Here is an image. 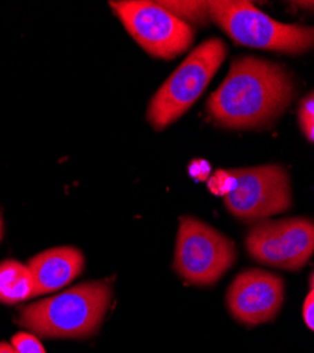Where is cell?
<instances>
[{
    "mask_svg": "<svg viewBox=\"0 0 314 353\" xmlns=\"http://www.w3.org/2000/svg\"><path fill=\"white\" fill-rule=\"evenodd\" d=\"M237 185V180L233 174V170H218L208 180V190L218 196H226L231 194Z\"/></svg>",
    "mask_w": 314,
    "mask_h": 353,
    "instance_id": "13",
    "label": "cell"
},
{
    "mask_svg": "<svg viewBox=\"0 0 314 353\" xmlns=\"http://www.w3.org/2000/svg\"><path fill=\"white\" fill-rule=\"evenodd\" d=\"M12 346L17 353H47L35 334L19 332L12 338Z\"/></svg>",
    "mask_w": 314,
    "mask_h": 353,
    "instance_id": "15",
    "label": "cell"
},
{
    "mask_svg": "<svg viewBox=\"0 0 314 353\" xmlns=\"http://www.w3.org/2000/svg\"><path fill=\"white\" fill-rule=\"evenodd\" d=\"M237 185L225 196L228 211L245 222H259L292 205L289 175L276 164L233 170Z\"/></svg>",
    "mask_w": 314,
    "mask_h": 353,
    "instance_id": "7",
    "label": "cell"
},
{
    "mask_svg": "<svg viewBox=\"0 0 314 353\" xmlns=\"http://www.w3.org/2000/svg\"><path fill=\"white\" fill-rule=\"evenodd\" d=\"M284 297L283 280L269 272L251 269L239 273L226 292V305L233 316L253 327L272 321Z\"/></svg>",
    "mask_w": 314,
    "mask_h": 353,
    "instance_id": "9",
    "label": "cell"
},
{
    "mask_svg": "<svg viewBox=\"0 0 314 353\" xmlns=\"http://www.w3.org/2000/svg\"><path fill=\"white\" fill-rule=\"evenodd\" d=\"M310 287L311 288H314V273L311 274V277H310Z\"/></svg>",
    "mask_w": 314,
    "mask_h": 353,
    "instance_id": "20",
    "label": "cell"
},
{
    "mask_svg": "<svg viewBox=\"0 0 314 353\" xmlns=\"http://www.w3.org/2000/svg\"><path fill=\"white\" fill-rule=\"evenodd\" d=\"M110 299L109 283H82L23 307L17 323L43 338H88L98 332Z\"/></svg>",
    "mask_w": 314,
    "mask_h": 353,
    "instance_id": "2",
    "label": "cell"
},
{
    "mask_svg": "<svg viewBox=\"0 0 314 353\" xmlns=\"http://www.w3.org/2000/svg\"><path fill=\"white\" fill-rule=\"evenodd\" d=\"M295 94L291 74L256 57L234 60L226 78L210 97L207 109L225 128H261L286 109Z\"/></svg>",
    "mask_w": 314,
    "mask_h": 353,
    "instance_id": "1",
    "label": "cell"
},
{
    "mask_svg": "<svg viewBox=\"0 0 314 353\" xmlns=\"http://www.w3.org/2000/svg\"><path fill=\"white\" fill-rule=\"evenodd\" d=\"M33 297L35 281L27 264L12 259L0 263V303L13 305Z\"/></svg>",
    "mask_w": 314,
    "mask_h": 353,
    "instance_id": "11",
    "label": "cell"
},
{
    "mask_svg": "<svg viewBox=\"0 0 314 353\" xmlns=\"http://www.w3.org/2000/svg\"><path fill=\"white\" fill-rule=\"evenodd\" d=\"M303 319L306 325L314 332V288L310 290L303 305Z\"/></svg>",
    "mask_w": 314,
    "mask_h": 353,
    "instance_id": "17",
    "label": "cell"
},
{
    "mask_svg": "<svg viewBox=\"0 0 314 353\" xmlns=\"http://www.w3.org/2000/svg\"><path fill=\"white\" fill-rule=\"evenodd\" d=\"M0 353H17L12 343L8 342H0Z\"/></svg>",
    "mask_w": 314,
    "mask_h": 353,
    "instance_id": "18",
    "label": "cell"
},
{
    "mask_svg": "<svg viewBox=\"0 0 314 353\" xmlns=\"http://www.w3.org/2000/svg\"><path fill=\"white\" fill-rule=\"evenodd\" d=\"M235 259V246L225 234L195 218L180 219L173 268L187 283L211 285L228 272Z\"/></svg>",
    "mask_w": 314,
    "mask_h": 353,
    "instance_id": "5",
    "label": "cell"
},
{
    "mask_svg": "<svg viewBox=\"0 0 314 353\" xmlns=\"http://www.w3.org/2000/svg\"><path fill=\"white\" fill-rule=\"evenodd\" d=\"M188 172L193 179L198 181H206L211 174V165L206 160H194L188 167Z\"/></svg>",
    "mask_w": 314,
    "mask_h": 353,
    "instance_id": "16",
    "label": "cell"
},
{
    "mask_svg": "<svg viewBox=\"0 0 314 353\" xmlns=\"http://www.w3.org/2000/svg\"><path fill=\"white\" fill-rule=\"evenodd\" d=\"M3 232H5V225H3L2 212H0V242H2V238H3Z\"/></svg>",
    "mask_w": 314,
    "mask_h": 353,
    "instance_id": "19",
    "label": "cell"
},
{
    "mask_svg": "<svg viewBox=\"0 0 314 353\" xmlns=\"http://www.w3.org/2000/svg\"><path fill=\"white\" fill-rule=\"evenodd\" d=\"M299 123L308 141L314 143V92L307 95L299 106Z\"/></svg>",
    "mask_w": 314,
    "mask_h": 353,
    "instance_id": "14",
    "label": "cell"
},
{
    "mask_svg": "<svg viewBox=\"0 0 314 353\" xmlns=\"http://www.w3.org/2000/svg\"><path fill=\"white\" fill-rule=\"evenodd\" d=\"M210 17L234 43L277 51L299 54L314 47V26L284 24L241 0L210 2Z\"/></svg>",
    "mask_w": 314,
    "mask_h": 353,
    "instance_id": "3",
    "label": "cell"
},
{
    "mask_svg": "<svg viewBox=\"0 0 314 353\" xmlns=\"http://www.w3.org/2000/svg\"><path fill=\"white\" fill-rule=\"evenodd\" d=\"M109 5L133 40L156 58L173 60L194 43L193 26L171 14L159 2L124 0Z\"/></svg>",
    "mask_w": 314,
    "mask_h": 353,
    "instance_id": "6",
    "label": "cell"
},
{
    "mask_svg": "<svg viewBox=\"0 0 314 353\" xmlns=\"http://www.w3.org/2000/svg\"><path fill=\"white\" fill-rule=\"evenodd\" d=\"M84 264V254L72 246L52 248L32 257L27 266L33 276L36 297L68 285L82 273Z\"/></svg>",
    "mask_w": 314,
    "mask_h": 353,
    "instance_id": "10",
    "label": "cell"
},
{
    "mask_svg": "<svg viewBox=\"0 0 314 353\" xmlns=\"http://www.w3.org/2000/svg\"><path fill=\"white\" fill-rule=\"evenodd\" d=\"M166 10L190 24H206L210 17V2H159ZM191 26V24H190Z\"/></svg>",
    "mask_w": 314,
    "mask_h": 353,
    "instance_id": "12",
    "label": "cell"
},
{
    "mask_svg": "<svg viewBox=\"0 0 314 353\" xmlns=\"http://www.w3.org/2000/svg\"><path fill=\"white\" fill-rule=\"evenodd\" d=\"M245 246L258 263L299 270L314 253V222L307 218L259 221L248 232Z\"/></svg>",
    "mask_w": 314,
    "mask_h": 353,
    "instance_id": "8",
    "label": "cell"
},
{
    "mask_svg": "<svg viewBox=\"0 0 314 353\" xmlns=\"http://www.w3.org/2000/svg\"><path fill=\"white\" fill-rule=\"evenodd\" d=\"M226 57L221 39H210L194 48L149 103L148 121L156 130L176 122L203 95Z\"/></svg>",
    "mask_w": 314,
    "mask_h": 353,
    "instance_id": "4",
    "label": "cell"
}]
</instances>
